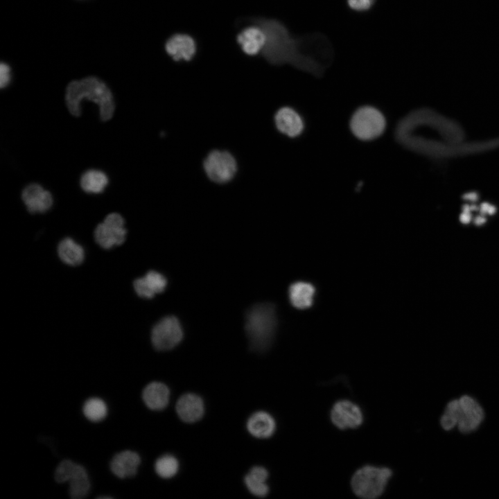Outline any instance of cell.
Instances as JSON below:
<instances>
[{
    "instance_id": "cell-20",
    "label": "cell",
    "mask_w": 499,
    "mask_h": 499,
    "mask_svg": "<svg viewBox=\"0 0 499 499\" xmlns=\"http://www.w3.org/2000/svg\"><path fill=\"white\" fill-rule=\"evenodd\" d=\"M248 432L256 438L265 439L271 437L276 429L273 417L268 412L258 411L252 414L247 421Z\"/></svg>"
},
{
    "instance_id": "cell-11",
    "label": "cell",
    "mask_w": 499,
    "mask_h": 499,
    "mask_svg": "<svg viewBox=\"0 0 499 499\" xmlns=\"http://www.w3.org/2000/svg\"><path fill=\"white\" fill-rule=\"evenodd\" d=\"M459 412L457 423L458 430L462 433H469L475 430L484 419V412L480 404L469 396H463L459 399Z\"/></svg>"
},
{
    "instance_id": "cell-12",
    "label": "cell",
    "mask_w": 499,
    "mask_h": 499,
    "mask_svg": "<svg viewBox=\"0 0 499 499\" xmlns=\"http://www.w3.org/2000/svg\"><path fill=\"white\" fill-rule=\"evenodd\" d=\"M167 54L175 61H190L195 55L197 46L195 40L188 34L176 33L165 43Z\"/></svg>"
},
{
    "instance_id": "cell-21",
    "label": "cell",
    "mask_w": 499,
    "mask_h": 499,
    "mask_svg": "<svg viewBox=\"0 0 499 499\" xmlns=\"http://www.w3.org/2000/svg\"><path fill=\"white\" fill-rule=\"evenodd\" d=\"M315 292L314 286L304 281L293 283L288 290L290 303L298 309L309 308L313 304Z\"/></svg>"
},
{
    "instance_id": "cell-23",
    "label": "cell",
    "mask_w": 499,
    "mask_h": 499,
    "mask_svg": "<svg viewBox=\"0 0 499 499\" xmlns=\"http://www.w3.org/2000/svg\"><path fill=\"white\" fill-rule=\"evenodd\" d=\"M58 254L61 261L72 266L80 265L85 258L83 247L71 238H65L60 241Z\"/></svg>"
},
{
    "instance_id": "cell-25",
    "label": "cell",
    "mask_w": 499,
    "mask_h": 499,
    "mask_svg": "<svg viewBox=\"0 0 499 499\" xmlns=\"http://www.w3.org/2000/svg\"><path fill=\"white\" fill-rule=\"evenodd\" d=\"M107 411L106 404L98 398L89 399L83 405V413L85 417L94 422L103 420L107 415Z\"/></svg>"
},
{
    "instance_id": "cell-8",
    "label": "cell",
    "mask_w": 499,
    "mask_h": 499,
    "mask_svg": "<svg viewBox=\"0 0 499 499\" xmlns=\"http://www.w3.org/2000/svg\"><path fill=\"white\" fill-rule=\"evenodd\" d=\"M124 225V219L120 214L110 213L95 229L96 242L105 250L123 244L127 234Z\"/></svg>"
},
{
    "instance_id": "cell-7",
    "label": "cell",
    "mask_w": 499,
    "mask_h": 499,
    "mask_svg": "<svg viewBox=\"0 0 499 499\" xmlns=\"http://www.w3.org/2000/svg\"><path fill=\"white\" fill-rule=\"evenodd\" d=\"M203 168L208 178L217 184L231 181L237 172V163L227 151L215 150L205 158Z\"/></svg>"
},
{
    "instance_id": "cell-18",
    "label": "cell",
    "mask_w": 499,
    "mask_h": 499,
    "mask_svg": "<svg viewBox=\"0 0 499 499\" xmlns=\"http://www.w3.org/2000/svg\"><path fill=\"white\" fill-rule=\"evenodd\" d=\"M140 464L139 455L131 450H124L115 455L110 464L112 473L119 478L133 477Z\"/></svg>"
},
{
    "instance_id": "cell-6",
    "label": "cell",
    "mask_w": 499,
    "mask_h": 499,
    "mask_svg": "<svg viewBox=\"0 0 499 499\" xmlns=\"http://www.w3.org/2000/svg\"><path fill=\"white\" fill-rule=\"evenodd\" d=\"M55 479L59 483L69 482V495L74 499L85 498L90 484L85 468L69 459L62 461L55 469Z\"/></svg>"
},
{
    "instance_id": "cell-19",
    "label": "cell",
    "mask_w": 499,
    "mask_h": 499,
    "mask_svg": "<svg viewBox=\"0 0 499 499\" xmlns=\"http://www.w3.org/2000/svg\"><path fill=\"white\" fill-rule=\"evenodd\" d=\"M170 391L160 382H152L143 390L142 398L146 406L152 410H161L168 404Z\"/></svg>"
},
{
    "instance_id": "cell-15",
    "label": "cell",
    "mask_w": 499,
    "mask_h": 499,
    "mask_svg": "<svg viewBox=\"0 0 499 499\" xmlns=\"http://www.w3.org/2000/svg\"><path fill=\"white\" fill-rule=\"evenodd\" d=\"M175 409L181 420L186 423L199 421L204 412L202 399L198 395L192 393L181 396L176 403Z\"/></svg>"
},
{
    "instance_id": "cell-33",
    "label": "cell",
    "mask_w": 499,
    "mask_h": 499,
    "mask_svg": "<svg viewBox=\"0 0 499 499\" xmlns=\"http://www.w3.org/2000/svg\"><path fill=\"white\" fill-rule=\"evenodd\" d=\"M486 222V218L484 216L480 215L475 218L474 219V223L475 225L480 226L485 223Z\"/></svg>"
},
{
    "instance_id": "cell-34",
    "label": "cell",
    "mask_w": 499,
    "mask_h": 499,
    "mask_svg": "<svg viewBox=\"0 0 499 499\" xmlns=\"http://www.w3.org/2000/svg\"><path fill=\"white\" fill-rule=\"evenodd\" d=\"M98 498H112L110 496H100V497H98Z\"/></svg>"
},
{
    "instance_id": "cell-10",
    "label": "cell",
    "mask_w": 499,
    "mask_h": 499,
    "mask_svg": "<svg viewBox=\"0 0 499 499\" xmlns=\"http://www.w3.org/2000/svg\"><path fill=\"white\" fill-rule=\"evenodd\" d=\"M331 419L337 428L344 430L359 427L362 423L363 416L356 404L348 400H341L333 406Z\"/></svg>"
},
{
    "instance_id": "cell-24",
    "label": "cell",
    "mask_w": 499,
    "mask_h": 499,
    "mask_svg": "<svg viewBox=\"0 0 499 499\" xmlns=\"http://www.w3.org/2000/svg\"><path fill=\"white\" fill-rule=\"evenodd\" d=\"M82 189L89 193H102L108 184L107 176L98 170H89L81 176L80 181Z\"/></svg>"
},
{
    "instance_id": "cell-5",
    "label": "cell",
    "mask_w": 499,
    "mask_h": 499,
    "mask_svg": "<svg viewBox=\"0 0 499 499\" xmlns=\"http://www.w3.org/2000/svg\"><path fill=\"white\" fill-rule=\"evenodd\" d=\"M350 128L353 134L361 140L368 141L378 137L385 128V119L377 109L364 106L353 114Z\"/></svg>"
},
{
    "instance_id": "cell-28",
    "label": "cell",
    "mask_w": 499,
    "mask_h": 499,
    "mask_svg": "<svg viewBox=\"0 0 499 499\" xmlns=\"http://www.w3.org/2000/svg\"><path fill=\"white\" fill-rule=\"evenodd\" d=\"M349 7L355 11L363 12L369 10L376 0H347Z\"/></svg>"
},
{
    "instance_id": "cell-27",
    "label": "cell",
    "mask_w": 499,
    "mask_h": 499,
    "mask_svg": "<svg viewBox=\"0 0 499 499\" xmlns=\"http://www.w3.org/2000/svg\"><path fill=\"white\" fill-rule=\"evenodd\" d=\"M459 407V399L453 400L447 404L440 419L441 426L444 430H450L457 425Z\"/></svg>"
},
{
    "instance_id": "cell-16",
    "label": "cell",
    "mask_w": 499,
    "mask_h": 499,
    "mask_svg": "<svg viewBox=\"0 0 499 499\" xmlns=\"http://www.w3.org/2000/svg\"><path fill=\"white\" fill-rule=\"evenodd\" d=\"M277 128L290 137L299 135L304 129V122L300 115L293 109L283 107L274 116Z\"/></svg>"
},
{
    "instance_id": "cell-1",
    "label": "cell",
    "mask_w": 499,
    "mask_h": 499,
    "mask_svg": "<svg viewBox=\"0 0 499 499\" xmlns=\"http://www.w3.org/2000/svg\"><path fill=\"white\" fill-rule=\"evenodd\" d=\"M247 22L258 25L265 33L266 41L261 55L270 64H289L320 75L332 61V46L322 34L295 37L275 19L250 17Z\"/></svg>"
},
{
    "instance_id": "cell-22",
    "label": "cell",
    "mask_w": 499,
    "mask_h": 499,
    "mask_svg": "<svg viewBox=\"0 0 499 499\" xmlns=\"http://www.w3.org/2000/svg\"><path fill=\"white\" fill-rule=\"evenodd\" d=\"M268 477V471L262 466H256L250 469L244 481L251 493L257 497H265L269 492L266 484Z\"/></svg>"
},
{
    "instance_id": "cell-30",
    "label": "cell",
    "mask_w": 499,
    "mask_h": 499,
    "mask_svg": "<svg viewBox=\"0 0 499 499\" xmlns=\"http://www.w3.org/2000/svg\"><path fill=\"white\" fill-rule=\"evenodd\" d=\"M478 207L475 204H464L462 207V212L460 214L459 220L463 224H468L471 220L473 211L478 210Z\"/></svg>"
},
{
    "instance_id": "cell-31",
    "label": "cell",
    "mask_w": 499,
    "mask_h": 499,
    "mask_svg": "<svg viewBox=\"0 0 499 499\" xmlns=\"http://www.w3.org/2000/svg\"><path fill=\"white\" fill-rule=\"evenodd\" d=\"M480 211L481 215L486 216V215H493L496 211V207L489 202H483L481 204L480 208Z\"/></svg>"
},
{
    "instance_id": "cell-2",
    "label": "cell",
    "mask_w": 499,
    "mask_h": 499,
    "mask_svg": "<svg viewBox=\"0 0 499 499\" xmlns=\"http://www.w3.org/2000/svg\"><path fill=\"white\" fill-rule=\"evenodd\" d=\"M91 100L99 107L102 121L110 120L115 110L113 95L107 85L95 76L73 80L66 89L65 100L69 112L75 116L81 114L80 103L82 100Z\"/></svg>"
},
{
    "instance_id": "cell-26",
    "label": "cell",
    "mask_w": 499,
    "mask_h": 499,
    "mask_svg": "<svg viewBox=\"0 0 499 499\" xmlns=\"http://www.w3.org/2000/svg\"><path fill=\"white\" fill-rule=\"evenodd\" d=\"M179 469L177 459L171 455H164L158 458L155 464L157 474L163 478H170L176 475Z\"/></svg>"
},
{
    "instance_id": "cell-29",
    "label": "cell",
    "mask_w": 499,
    "mask_h": 499,
    "mask_svg": "<svg viewBox=\"0 0 499 499\" xmlns=\"http://www.w3.org/2000/svg\"><path fill=\"white\" fill-rule=\"evenodd\" d=\"M11 80V68L10 65L1 62L0 65V86L1 89L6 87Z\"/></svg>"
},
{
    "instance_id": "cell-13",
    "label": "cell",
    "mask_w": 499,
    "mask_h": 499,
    "mask_svg": "<svg viewBox=\"0 0 499 499\" xmlns=\"http://www.w3.org/2000/svg\"><path fill=\"white\" fill-rule=\"evenodd\" d=\"M21 198L28 211L31 213H42L51 209L53 197L50 192L38 184H30L26 186L21 193Z\"/></svg>"
},
{
    "instance_id": "cell-4",
    "label": "cell",
    "mask_w": 499,
    "mask_h": 499,
    "mask_svg": "<svg viewBox=\"0 0 499 499\" xmlns=\"http://www.w3.org/2000/svg\"><path fill=\"white\" fill-rule=\"evenodd\" d=\"M392 474V471L386 467L364 466L353 475L351 488L360 498H376L383 493Z\"/></svg>"
},
{
    "instance_id": "cell-17",
    "label": "cell",
    "mask_w": 499,
    "mask_h": 499,
    "mask_svg": "<svg viewBox=\"0 0 499 499\" xmlns=\"http://www.w3.org/2000/svg\"><path fill=\"white\" fill-rule=\"evenodd\" d=\"M167 285L164 276L156 271H149L144 277L134 281L136 293L141 297L150 299L162 292Z\"/></svg>"
},
{
    "instance_id": "cell-9",
    "label": "cell",
    "mask_w": 499,
    "mask_h": 499,
    "mask_svg": "<svg viewBox=\"0 0 499 499\" xmlns=\"http://www.w3.org/2000/svg\"><path fill=\"white\" fill-rule=\"evenodd\" d=\"M183 338V330L177 317L167 316L152 328L151 341L155 349L167 351L176 347Z\"/></svg>"
},
{
    "instance_id": "cell-3",
    "label": "cell",
    "mask_w": 499,
    "mask_h": 499,
    "mask_svg": "<svg viewBox=\"0 0 499 499\" xmlns=\"http://www.w3.org/2000/svg\"><path fill=\"white\" fill-rule=\"evenodd\" d=\"M277 326L276 308L271 303L252 306L245 315V329L250 349L259 352L271 345Z\"/></svg>"
},
{
    "instance_id": "cell-14",
    "label": "cell",
    "mask_w": 499,
    "mask_h": 499,
    "mask_svg": "<svg viewBox=\"0 0 499 499\" xmlns=\"http://www.w3.org/2000/svg\"><path fill=\"white\" fill-rule=\"evenodd\" d=\"M236 41L241 50L247 55L261 54L266 41L265 33L256 24L244 27L236 36Z\"/></svg>"
},
{
    "instance_id": "cell-32",
    "label": "cell",
    "mask_w": 499,
    "mask_h": 499,
    "mask_svg": "<svg viewBox=\"0 0 499 499\" xmlns=\"http://www.w3.org/2000/svg\"><path fill=\"white\" fill-rule=\"evenodd\" d=\"M462 198L465 200H468L471 202H474L478 200L479 195L478 193L472 191V192H469V193L464 194Z\"/></svg>"
}]
</instances>
